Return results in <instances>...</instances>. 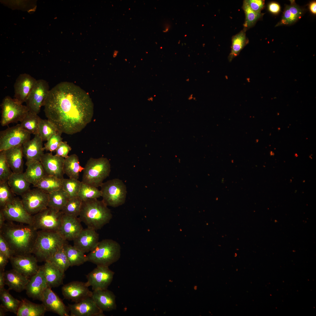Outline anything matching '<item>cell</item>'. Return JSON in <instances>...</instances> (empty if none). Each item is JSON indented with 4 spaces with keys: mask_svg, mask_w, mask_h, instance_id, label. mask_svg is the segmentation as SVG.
Here are the masks:
<instances>
[{
    "mask_svg": "<svg viewBox=\"0 0 316 316\" xmlns=\"http://www.w3.org/2000/svg\"><path fill=\"white\" fill-rule=\"evenodd\" d=\"M47 311L42 303L37 304L26 298L22 299L18 311L17 316H43Z\"/></svg>",
    "mask_w": 316,
    "mask_h": 316,
    "instance_id": "obj_30",
    "label": "cell"
},
{
    "mask_svg": "<svg viewBox=\"0 0 316 316\" xmlns=\"http://www.w3.org/2000/svg\"><path fill=\"white\" fill-rule=\"evenodd\" d=\"M63 247L59 249L47 261L51 262L65 273L70 265Z\"/></svg>",
    "mask_w": 316,
    "mask_h": 316,
    "instance_id": "obj_40",
    "label": "cell"
},
{
    "mask_svg": "<svg viewBox=\"0 0 316 316\" xmlns=\"http://www.w3.org/2000/svg\"><path fill=\"white\" fill-rule=\"evenodd\" d=\"M27 168L24 176L30 184L33 186L38 183L46 174L40 161L32 160L26 161Z\"/></svg>",
    "mask_w": 316,
    "mask_h": 316,
    "instance_id": "obj_29",
    "label": "cell"
},
{
    "mask_svg": "<svg viewBox=\"0 0 316 316\" xmlns=\"http://www.w3.org/2000/svg\"><path fill=\"white\" fill-rule=\"evenodd\" d=\"M6 312L4 309L0 306V316H4Z\"/></svg>",
    "mask_w": 316,
    "mask_h": 316,
    "instance_id": "obj_57",
    "label": "cell"
},
{
    "mask_svg": "<svg viewBox=\"0 0 316 316\" xmlns=\"http://www.w3.org/2000/svg\"><path fill=\"white\" fill-rule=\"evenodd\" d=\"M91 297L98 308L103 312L116 309V296L107 289L93 291Z\"/></svg>",
    "mask_w": 316,
    "mask_h": 316,
    "instance_id": "obj_24",
    "label": "cell"
},
{
    "mask_svg": "<svg viewBox=\"0 0 316 316\" xmlns=\"http://www.w3.org/2000/svg\"><path fill=\"white\" fill-rule=\"evenodd\" d=\"M246 30L244 28L233 37L231 51L228 56V60L230 62L239 54L247 43L248 40L246 36Z\"/></svg>",
    "mask_w": 316,
    "mask_h": 316,
    "instance_id": "obj_38",
    "label": "cell"
},
{
    "mask_svg": "<svg viewBox=\"0 0 316 316\" xmlns=\"http://www.w3.org/2000/svg\"><path fill=\"white\" fill-rule=\"evenodd\" d=\"M0 253L6 256L9 260L14 254L7 242L4 237L0 234Z\"/></svg>",
    "mask_w": 316,
    "mask_h": 316,
    "instance_id": "obj_49",
    "label": "cell"
},
{
    "mask_svg": "<svg viewBox=\"0 0 316 316\" xmlns=\"http://www.w3.org/2000/svg\"><path fill=\"white\" fill-rule=\"evenodd\" d=\"M8 260L6 256L0 253V270H4Z\"/></svg>",
    "mask_w": 316,
    "mask_h": 316,
    "instance_id": "obj_52",
    "label": "cell"
},
{
    "mask_svg": "<svg viewBox=\"0 0 316 316\" xmlns=\"http://www.w3.org/2000/svg\"><path fill=\"white\" fill-rule=\"evenodd\" d=\"M69 261L70 267L79 266L87 261V255L75 247L66 243L63 247Z\"/></svg>",
    "mask_w": 316,
    "mask_h": 316,
    "instance_id": "obj_35",
    "label": "cell"
},
{
    "mask_svg": "<svg viewBox=\"0 0 316 316\" xmlns=\"http://www.w3.org/2000/svg\"><path fill=\"white\" fill-rule=\"evenodd\" d=\"M295 156H296V157H297V155H298L297 154H295Z\"/></svg>",
    "mask_w": 316,
    "mask_h": 316,
    "instance_id": "obj_61",
    "label": "cell"
},
{
    "mask_svg": "<svg viewBox=\"0 0 316 316\" xmlns=\"http://www.w3.org/2000/svg\"><path fill=\"white\" fill-rule=\"evenodd\" d=\"M27 211L33 215L48 207V194L36 188L29 189L21 195Z\"/></svg>",
    "mask_w": 316,
    "mask_h": 316,
    "instance_id": "obj_12",
    "label": "cell"
},
{
    "mask_svg": "<svg viewBox=\"0 0 316 316\" xmlns=\"http://www.w3.org/2000/svg\"><path fill=\"white\" fill-rule=\"evenodd\" d=\"M70 316H104L91 297L85 298L67 306Z\"/></svg>",
    "mask_w": 316,
    "mask_h": 316,
    "instance_id": "obj_16",
    "label": "cell"
},
{
    "mask_svg": "<svg viewBox=\"0 0 316 316\" xmlns=\"http://www.w3.org/2000/svg\"><path fill=\"white\" fill-rule=\"evenodd\" d=\"M30 134L24 129L20 124L0 132V151L20 145L30 140Z\"/></svg>",
    "mask_w": 316,
    "mask_h": 316,
    "instance_id": "obj_10",
    "label": "cell"
},
{
    "mask_svg": "<svg viewBox=\"0 0 316 316\" xmlns=\"http://www.w3.org/2000/svg\"><path fill=\"white\" fill-rule=\"evenodd\" d=\"M38 231L32 225L7 221L0 229L1 235L15 255L32 253Z\"/></svg>",
    "mask_w": 316,
    "mask_h": 316,
    "instance_id": "obj_2",
    "label": "cell"
},
{
    "mask_svg": "<svg viewBox=\"0 0 316 316\" xmlns=\"http://www.w3.org/2000/svg\"><path fill=\"white\" fill-rule=\"evenodd\" d=\"M114 274L109 267L97 265L86 275V285L88 287L91 286L93 291L107 289L113 281Z\"/></svg>",
    "mask_w": 316,
    "mask_h": 316,
    "instance_id": "obj_13",
    "label": "cell"
},
{
    "mask_svg": "<svg viewBox=\"0 0 316 316\" xmlns=\"http://www.w3.org/2000/svg\"><path fill=\"white\" fill-rule=\"evenodd\" d=\"M84 169L80 166L78 157L76 154H73L65 158L63 171L69 178L78 180L80 173Z\"/></svg>",
    "mask_w": 316,
    "mask_h": 316,
    "instance_id": "obj_32",
    "label": "cell"
},
{
    "mask_svg": "<svg viewBox=\"0 0 316 316\" xmlns=\"http://www.w3.org/2000/svg\"><path fill=\"white\" fill-rule=\"evenodd\" d=\"M37 80L30 74H20L14 85V98L22 103L25 102L35 85Z\"/></svg>",
    "mask_w": 316,
    "mask_h": 316,
    "instance_id": "obj_18",
    "label": "cell"
},
{
    "mask_svg": "<svg viewBox=\"0 0 316 316\" xmlns=\"http://www.w3.org/2000/svg\"><path fill=\"white\" fill-rule=\"evenodd\" d=\"M59 131L56 126L48 119H41L38 134L43 141H47L51 136Z\"/></svg>",
    "mask_w": 316,
    "mask_h": 316,
    "instance_id": "obj_42",
    "label": "cell"
},
{
    "mask_svg": "<svg viewBox=\"0 0 316 316\" xmlns=\"http://www.w3.org/2000/svg\"><path fill=\"white\" fill-rule=\"evenodd\" d=\"M1 210L7 221H15L33 225V215L27 211L21 199L18 197H15Z\"/></svg>",
    "mask_w": 316,
    "mask_h": 316,
    "instance_id": "obj_11",
    "label": "cell"
},
{
    "mask_svg": "<svg viewBox=\"0 0 316 316\" xmlns=\"http://www.w3.org/2000/svg\"><path fill=\"white\" fill-rule=\"evenodd\" d=\"M280 6L279 5L276 3H271L268 6L269 10L273 13H278L280 11Z\"/></svg>",
    "mask_w": 316,
    "mask_h": 316,
    "instance_id": "obj_53",
    "label": "cell"
},
{
    "mask_svg": "<svg viewBox=\"0 0 316 316\" xmlns=\"http://www.w3.org/2000/svg\"><path fill=\"white\" fill-rule=\"evenodd\" d=\"M8 289L5 288L0 291V299L1 307L6 312H10L16 315L21 300L14 298L9 293Z\"/></svg>",
    "mask_w": 316,
    "mask_h": 316,
    "instance_id": "obj_36",
    "label": "cell"
},
{
    "mask_svg": "<svg viewBox=\"0 0 316 316\" xmlns=\"http://www.w3.org/2000/svg\"><path fill=\"white\" fill-rule=\"evenodd\" d=\"M48 207L61 211L70 197L62 189L48 194Z\"/></svg>",
    "mask_w": 316,
    "mask_h": 316,
    "instance_id": "obj_34",
    "label": "cell"
},
{
    "mask_svg": "<svg viewBox=\"0 0 316 316\" xmlns=\"http://www.w3.org/2000/svg\"><path fill=\"white\" fill-rule=\"evenodd\" d=\"M63 215L61 211L48 207L33 215L32 226L37 230L58 231Z\"/></svg>",
    "mask_w": 316,
    "mask_h": 316,
    "instance_id": "obj_9",
    "label": "cell"
},
{
    "mask_svg": "<svg viewBox=\"0 0 316 316\" xmlns=\"http://www.w3.org/2000/svg\"><path fill=\"white\" fill-rule=\"evenodd\" d=\"M8 163L12 172H23L24 161L22 145L18 146L4 151Z\"/></svg>",
    "mask_w": 316,
    "mask_h": 316,
    "instance_id": "obj_27",
    "label": "cell"
},
{
    "mask_svg": "<svg viewBox=\"0 0 316 316\" xmlns=\"http://www.w3.org/2000/svg\"><path fill=\"white\" fill-rule=\"evenodd\" d=\"M4 270H0V291L4 288L5 284Z\"/></svg>",
    "mask_w": 316,
    "mask_h": 316,
    "instance_id": "obj_54",
    "label": "cell"
},
{
    "mask_svg": "<svg viewBox=\"0 0 316 316\" xmlns=\"http://www.w3.org/2000/svg\"><path fill=\"white\" fill-rule=\"evenodd\" d=\"M71 150V147L66 142L62 141L56 151V155L65 158L68 156V154Z\"/></svg>",
    "mask_w": 316,
    "mask_h": 316,
    "instance_id": "obj_50",
    "label": "cell"
},
{
    "mask_svg": "<svg viewBox=\"0 0 316 316\" xmlns=\"http://www.w3.org/2000/svg\"><path fill=\"white\" fill-rule=\"evenodd\" d=\"M47 311L56 313L60 316H70L67 307L53 291L48 287L43 295L41 301Z\"/></svg>",
    "mask_w": 316,
    "mask_h": 316,
    "instance_id": "obj_23",
    "label": "cell"
},
{
    "mask_svg": "<svg viewBox=\"0 0 316 316\" xmlns=\"http://www.w3.org/2000/svg\"><path fill=\"white\" fill-rule=\"evenodd\" d=\"M197 286H194V289L195 290H196L197 289Z\"/></svg>",
    "mask_w": 316,
    "mask_h": 316,
    "instance_id": "obj_60",
    "label": "cell"
},
{
    "mask_svg": "<svg viewBox=\"0 0 316 316\" xmlns=\"http://www.w3.org/2000/svg\"><path fill=\"white\" fill-rule=\"evenodd\" d=\"M0 107V123L2 126H8L10 123L21 122L29 111L26 105L8 95L4 98Z\"/></svg>",
    "mask_w": 316,
    "mask_h": 316,
    "instance_id": "obj_8",
    "label": "cell"
},
{
    "mask_svg": "<svg viewBox=\"0 0 316 316\" xmlns=\"http://www.w3.org/2000/svg\"><path fill=\"white\" fill-rule=\"evenodd\" d=\"M310 9L311 12L314 14L316 13V3L313 2L311 3L310 5Z\"/></svg>",
    "mask_w": 316,
    "mask_h": 316,
    "instance_id": "obj_56",
    "label": "cell"
},
{
    "mask_svg": "<svg viewBox=\"0 0 316 316\" xmlns=\"http://www.w3.org/2000/svg\"><path fill=\"white\" fill-rule=\"evenodd\" d=\"M247 2L250 8L254 11L261 12L264 6V3L262 0H247Z\"/></svg>",
    "mask_w": 316,
    "mask_h": 316,
    "instance_id": "obj_51",
    "label": "cell"
},
{
    "mask_svg": "<svg viewBox=\"0 0 316 316\" xmlns=\"http://www.w3.org/2000/svg\"><path fill=\"white\" fill-rule=\"evenodd\" d=\"M79 216L87 227L96 231L109 223L112 214L102 200L95 199L83 201Z\"/></svg>",
    "mask_w": 316,
    "mask_h": 316,
    "instance_id": "obj_3",
    "label": "cell"
},
{
    "mask_svg": "<svg viewBox=\"0 0 316 316\" xmlns=\"http://www.w3.org/2000/svg\"><path fill=\"white\" fill-rule=\"evenodd\" d=\"M242 8L245 12V19L244 26L246 30L253 26L256 21L262 16L261 12L253 11L250 7L246 0L243 1Z\"/></svg>",
    "mask_w": 316,
    "mask_h": 316,
    "instance_id": "obj_45",
    "label": "cell"
},
{
    "mask_svg": "<svg viewBox=\"0 0 316 316\" xmlns=\"http://www.w3.org/2000/svg\"><path fill=\"white\" fill-rule=\"evenodd\" d=\"M62 180L54 176L46 175L33 186L49 194L62 189Z\"/></svg>",
    "mask_w": 316,
    "mask_h": 316,
    "instance_id": "obj_33",
    "label": "cell"
},
{
    "mask_svg": "<svg viewBox=\"0 0 316 316\" xmlns=\"http://www.w3.org/2000/svg\"><path fill=\"white\" fill-rule=\"evenodd\" d=\"M99 235L96 230L87 227L83 229L73 240V246L84 253L90 252L98 242Z\"/></svg>",
    "mask_w": 316,
    "mask_h": 316,
    "instance_id": "obj_22",
    "label": "cell"
},
{
    "mask_svg": "<svg viewBox=\"0 0 316 316\" xmlns=\"http://www.w3.org/2000/svg\"><path fill=\"white\" fill-rule=\"evenodd\" d=\"M5 284L9 290L20 292L25 290L30 279L13 269L4 272Z\"/></svg>",
    "mask_w": 316,
    "mask_h": 316,
    "instance_id": "obj_28",
    "label": "cell"
},
{
    "mask_svg": "<svg viewBox=\"0 0 316 316\" xmlns=\"http://www.w3.org/2000/svg\"><path fill=\"white\" fill-rule=\"evenodd\" d=\"M6 161L4 151H0V181H7L13 172Z\"/></svg>",
    "mask_w": 316,
    "mask_h": 316,
    "instance_id": "obj_47",
    "label": "cell"
},
{
    "mask_svg": "<svg viewBox=\"0 0 316 316\" xmlns=\"http://www.w3.org/2000/svg\"><path fill=\"white\" fill-rule=\"evenodd\" d=\"M50 91L47 82L43 79L37 80L25 103L29 111L38 114L44 106Z\"/></svg>",
    "mask_w": 316,
    "mask_h": 316,
    "instance_id": "obj_14",
    "label": "cell"
},
{
    "mask_svg": "<svg viewBox=\"0 0 316 316\" xmlns=\"http://www.w3.org/2000/svg\"><path fill=\"white\" fill-rule=\"evenodd\" d=\"M41 266L48 287H58L63 284L65 274L49 261Z\"/></svg>",
    "mask_w": 316,
    "mask_h": 316,
    "instance_id": "obj_26",
    "label": "cell"
},
{
    "mask_svg": "<svg viewBox=\"0 0 316 316\" xmlns=\"http://www.w3.org/2000/svg\"><path fill=\"white\" fill-rule=\"evenodd\" d=\"M121 256V246L117 241L106 239L99 241L87 255V261L97 265L109 267L117 262Z\"/></svg>",
    "mask_w": 316,
    "mask_h": 316,
    "instance_id": "obj_5",
    "label": "cell"
},
{
    "mask_svg": "<svg viewBox=\"0 0 316 316\" xmlns=\"http://www.w3.org/2000/svg\"><path fill=\"white\" fill-rule=\"evenodd\" d=\"M48 287L41 266L37 273L30 278L25 290L28 297L33 300L41 301L44 293Z\"/></svg>",
    "mask_w": 316,
    "mask_h": 316,
    "instance_id": "obj_21",
    "label": "cell"
},
{
    "mask_svg": "<svg viewBox=\"0 0 316 316\" xmlns=\"http://www.w3.org/2000/svg\"><path fill=\"white\" fill-rule=\"evenodd\" d=\"M301 9L294 3L287 6L284 13L281 24H289L297 20L302 14Z\"/></svg>",
    "mask_w": 316,
    "mask_h": 316,
    "instance_id": "obj_39",
    "label": "cell"
},
{
    "mask_svg": "<svg viewBox=\"0 0 316 316\" xmlns=\"http://www.w3.org/2000/svg\"><path fill=\"white\" fill-rule=\"evenodd\" d=\"M47 119L61 133L72 135L90 123L94 105L88 94L71 82H61L50 90L44 103Z\"/></svg>",
    "mask_w": 316,
    "mask_h": 316,
    "instance_id": "obj_1",
    "label": "cell"
},
{
    "mask_svg": "<svg viewBox=\"0 0 316 316\" xmlns=\"http://www.w3.org/2000/svg\"><path fill=\"white\" fill-rule=\"evenodd\" d=\"M62 133L59 131L53 134L44 144V150L51 152L56 151L60 143L62 141Z\"/></svg>",
    "mask_w": 316,
    "mask_h": 316,
    "instance_id": "obj_48",
    "label": "cell"
},
{
    "mask_svg": "<svg viewBox=\"0 0 316 316\" xmlns=\"http://www.w3.org/2000/svg\"><path fill=\"white\" fill-rule=\"evenodd\" d=\"M64 159V157L54 155L51 152L44 154L40 161L46 175L62 179L64 174L63 170Z\"/></svg>",
    "mask_w": 316,
    "mask_h": 316,
    "instance_id": "obj_20",
    "label": "cell"
},
{
    "mask_svg": "<svg viewBox=\"0 0 316 316\" xmlns=\"http://www.w3.org/2000/svg\"><path fill=\"white\" fill-rule=\"evenodd\" d=\"M6 221L5 217L2 211H0V229L1 228L5 223Z\"/></svg>",
    "mask_w": 316,
    "mask_h": 316,
    "instance_id": "obj_55",
    "label": "cell"
},
{
    "mask_svg": "<svg viewBox=\"0 0 316 316\" xmlns=\"http://www.w3.org/2000/svg\"><path fill=\"white\" fill-rule=\"evenodd\" d=\"M100 187L102 200L107 206L116 207L124 204L127 188L122 180L116 178L109 180Z\"/></svg>",
    "mask_w": 316,
    "mask_h": 316,
    "instance_id": "obj_7",
    "label": "cell"
},
{
    "mask_svg": "<svg viewBox=\"0 0 316 316\" xmlns=\"http://www.w3.org/2000/svg\"><path fill=\"white\" fill-rule=\"evenodd\" d=\"M9 260L13 269L29 279L37 273L40 267L36 257L31 254L15 255Z\"/></svg>",
    "mask_w": 316,
    "mask_h": 316,
    "instance_id": "obj_15",
    "label": "cell"
},
{
    "mask_svg": "<svg viewBox=\"0 0 316 316\" xmlns=\"http://www.w3.org/2000/svg\"><path fill=\"white\" fill-rule=\"evenodd\" d=\"M83 171L82 182L98 188L101 186L104 180L109 175L111 172L109 161L105 157L90 158Z\"/></svg>",
    "mask_w": 316,
    "mask_h": 316,
    "instance_id": "obj_6",
    "label": "cell"
},
{
    "mask_svg": "<svg viewBox=\"0 0 316 316\" xmlns=\"http://www.w3.org/2000/svg\"><path fill=\"white\" fill-rule=\"evenodd\" d=\"M270 154L271 155H274V153L273 152L271 151L270 152Z\"/></svg>",
    "mask_w": 316,
    "mask_h": 316,
    "instance_id": "obj_59",
    "label": "cell"
},
{
    "mask_svg": "<svg viewBox=\"0 0 316 316\" xmlns=\"http://www.w3.org/2000/svg\"><path fill=\"white\" fill-rule=\"evenodd\" d=\"M43 141L38 134L35 135L33 138L24 143L22 145L24 157L26 161L36 160L40 161L44 153Z\"/></svg>",
    "mask_w": 316,
    "mask_h": 316,
    "instance_id": "obj_25",
    "label": "cell"
},
{
    "mask_svg": "<svg viewBox=\"0 0 316 316\" xmlns=\"http://www.w3.org/2000/svg\"><path fill=\"white\" fill-rule=\"evenodd\" d=\"M67 243L58 231H38L32 253L38 261L46 262Z\"/></svg>",
    "mask_w": 316,
    "mask_h": 316,
    "instance_id": "obj_4",
    "label": "cell"
},
{
    "mask_svg": "<svg viewBox=\"0 0 316 316\" xmlns=\"http://www.w3.org/2000/svg\"><path fill=\"white\" fill-rule=\"evenodd\" d=\"M81 182L73 178L62 180V189L68 194L70 198L78 196Z\"/></svg>",
    "mask_w": 316,
    "mask_h": 316,
    "instance_id": "obj_44",
    "label": "cell"
},
{
    "mask_svg": "<svg viewBox=\"0 0 316 316\" xmlns=\"http://www.w3.org/2000/svg\"><path fill=\"white\" fill-rule=\"evenodd\" d=\"M61 291L65 299L75 303L91 297L92 294V291L89 290L86 282L78 281H73L64 285Z\"/></svg>",
    "mask_w": 316,
    "mask_h": 316,
    "instance_id": "obj_17",
    "label": "cell"
},
{
    "mask_svg": "<svg viewBox=\"0 0 316 316\" xmlns=\"http://www.w3.org/2000/svg\"><path fill=\"white\" fill-rule=\"evenodd\" d=\"M78 217L63 214L58 232L65 240L72 241L83 229Z\"/></svg>",
    "mask_w": 316,
    "mask_h": 316,
    "instance_id": "obj_19",
    "label": "cell"
},
{
    "mask_svg": "<svg viewBox=\"0 0 316 316\" xmlns=\"http://www.w3.org/2000/svg\"><path fill=\"white\" fill-rule=\"evenodd\" d=\"M41 118L37 114L29 111L21 121L20 124L24 129L30 134H38Z\"/></svg>",
    "mask_w": 316,
    "mask_h": 316,
    "instance_id": "obj_37",
    "label": "cell"
},
{
    "mask_svg": "<svg viewBox=\"0 0 316 316\" xmlns=\"http://www.w3.org/2000/svg\"><path fill=\"white\" fill-rule=\"evenodd\" d=\"M14 193L7 181H0V206L1 209L11 202L15 197Z\"/></svg>",
    "mask_w": 316,
    "mask_h": 316,
    "instance_id": "obj_46",
    "label": "cell"
},
{
    "mask_svg": "<svg viewBox=\"0 0 316 316\" xmlns=\"http://www.w3.org/2000/svg\"><path fill=\"white\" fill-rule=\"evenodd\" d=\"M7 182L14 194L21 196L30 189V183L25 178L23 173H13L8 178Z\"/></svg>",
    "mask_w": 316,
    "mask_h": 316,
    "instance_id": "obj_31",
    "label": "cell"
},
{
    "mask_svg": "<svg viewBox=\"0 0 316 316\" xmlns=\"http://www.w3.org/2000/svg\"><path fill=\"white\" fill-rule=\"evenodd\" d=\"M82 202L78 196L70 198L61 211L64 214L78 217L80 214Z\"/></svg>",
    "mask_w": 316,
    "mask_h": 316,
    "instance_id": "obj_43",
    "label": "cell"
},
{
    "mask_svg": "<svg viewBox=\"0 0 316 316\" xmlns=\"http://www.w3.org/2000/svg\"><path fill=\"white\" fill-rule=\"evenodd\" d=\"M101 192L97 188L85 183H81L78 196L82 201L97 199L101 197Z\"/></svg>",
    "mask_w": 316,
    "mask_h": 316,
    "instance_id": "obj_41",
    "label": "cell"
},
{
    "mask_svg": "<svg viewBox=\"0 0 316 316\" xmlns=\"http://www.w3.org/2000/svg\"><path fill=\"white\" fill-rule=\"evenodd\" d=\"M193 98L194 97H193V95L192 94V95H190L189 96V97L188 98V99H190H190H193Z\"/></svg>",
    "mask_w": 316,
    "mask_h": 316,
    "instance_id": "obj_58",
    "label": "cell"
}]
</instances>
